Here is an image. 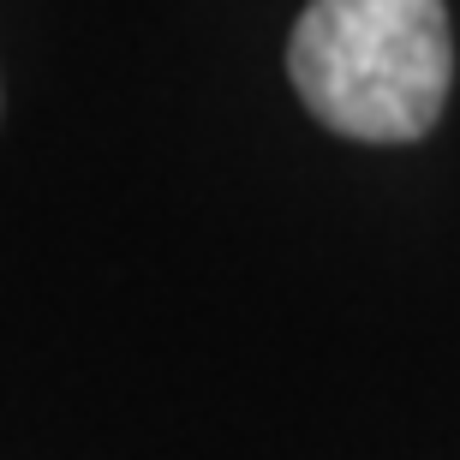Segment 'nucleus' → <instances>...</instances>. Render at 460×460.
I'll return each instance as SVG.
<instances>
[{"instance_id": "f257e3e1", "label": "nucleus", "mask_w": 460, "mask_h": 460, "mask_svg": "<svg viewBox=\"0 0 460 460\" xmlns=\"http://www.w3.org/2000/svg\"><path fill=\"white\" fill-rule=\"evenodd\" d=\"M288 78L329 132L412 144L455 84L443 0H311L288 36Z\"/></svg>"}]
</instances>
